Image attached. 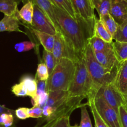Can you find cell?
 Segmentation results:
<instances>
[{
  "label": "cell",
  "mask_w": 127,
  "mask_h": 127,
  "mask_svg": "<svg viewBox=\"0 0 127 127\" xmlns=\"http://www.w3.org/2000/svg\"><path fill=\"white\" fill-rule=\"evenodd\" d=\"M55 13L65 39L79 56H83L89 39L94 35L93 32L86 24L73 18L56 6Z\"/></svg>",
  "instance_id": "cell-1"
},
{
  "label": "cell",
  "mask_w": 127,
  "mask_h": 127,
  "mask_svg": "<svg viewBox=\"0 0 127 127\" xmlns=\"http://www.w3.org/2000/svg\"><path fill=\"white\" fill-rule=\"evenodd\" d=\"M83 57L94 82V88L93 92L97 90L101 86L115 82L120 62L113 69L105 68L96 60L94 52L89 44L83 52Z\"/></svg>",
  "instance_id": "cell-2"
},
{
  "label": "cell",
  "mask_w": 127,
  "mask_h": 127,
  "mask_svg": "<svg viewBox=\"0 0 127 127\" xmlns=\"http://www.w3.org/2000/svg\"><path fill=\"white\" fill-rule=\"evenodd\" d=\"M94 85L87 68L84 57L75 62V71L68 88L69 97L88 98L94 91Z\"/></svg>",
  "instance_id": "cell-3"
},
{
  "label": "cell",
  "mask_w": 127,
  "mask_h": 127,
  "mask_svg": "<svg viewBox=\"0 0 127 127\" xmlns=\"http://www.w3.org/2000/svg\"><path fill=\"white\" fill-rule=\"evenodd\" d=\"M75 62L69 59H62L56 65L47 80V91H68L74 76Z\"/></svg>",
  "instance_id": "cell-4"
},
{
  "label": "cell",
  "mask_w": 127,
  "mask_h": 127,
  "mask_svg": "<svg viewBox=\"0 0 127 127\" xmlns=\"http://www.w3.org/2000/svg\"><path fill=\"white\" fill-rule=\"evenodd\" d=\"M75 12L76 19L82 21L89 27L94 34L96 18L94 8L91 0H71Z\"/></svg>",
  "instance_id": "cell-5"
},
{
  "label": "cell",
  "mask_w": 127,
  "mask_h": 127,
  "mask_svg": "<svg viewBox=\"0 0 127 127\" xmlns=\"http://www.w3.org/2000/svg\"><path fill=\"white\" fill-rule=\"evenodd\" d=\"M94 95L101 97L109 105L112 107L118 113L120 106L125 103L123 94L119 90L114 82L101 86L97 90L93 92L88 98L93 97Z\"/></svg>",
  "instance_id": "cell-6"
},
{
  "label": "cell",
  "mask_w": 127,
  "mask_h": 127,
  "mask_svg": "<svg viewBox=\"0 0 127 127\" xmlns=\"http://www.w3.org/2000/svg\"><path fill=\"white\" fill-rule=\"evenodd\" d=\"M55 37V39L52 50V54L57 63L63 58L69 59L76 62L78 59L83 57L79 56L75 52L73 47L67 42L62 32H57Z\"/></svg>",
  "instance_id": "cell-7"
},
{
  "label": "cell",
  "mask_w": 127,
  "mask_h": 127,
  "mask_svg": "<svg viewBox=\"0 0 127 127\" xmlns=\"http://www.w3.org/2000/svg\"><path fill=\"white\" fill-rule=\"evenodd\" d=\"M95 107L107 127H122L119 113L107 104L101 97L94 95Z\"/></svg>",
  "instance_id": "cell-8"
},
{
  "label": "cell",
  "mask_w": 127,
  "mask_h": 127,
  "mask_svg": "<svg viewBox=\"0 0 127 127\" xmlns=\"http://www.w3.org/2000/svg\"><path fill=\"white\" fill-rule=\"evenodd\" d=\"M29 28L55 36L58 32L47 14L38 6L34 4V11L32 24H27Z\"/></svg>",
  "instance_id": "cell-9"
},
{
  "label": "cell",
  "mask_w": 127,
  "mask_h": 127,
  "mask_svg": "<svg viewBox=\"0 0 127 127\" xmlns=\"http://www.w3.org/2000/svg\"><path fill=\"white\" fill-rule=\"evenodd\" d=\"M109 14L119 25L127 19V2L125 0H112Z\"/></svg>",
  "instance_id": "cell-10"
},
{
  "label": "cell",
  "mask_w": 127,
  "mask_h": 127,
  "mask_svg": "<svg viewBox=\"0 0 127 127\" xmlns=\"http://www.w3.org/2000/svg\"><path fill=\"white\" fill-rule=\"evenodd\" d=\"M94 54L97 61L105 68L113 69L119 64L113 48L100 52H94Z\"/></svg>",
  "instance_id": "cell-11"
},
{
  "label": "cell",
  "mask_w": 127,
  "mask_h": 127,
  "mask_svg": "<svg viewBox=\"0 0 127 127\" xmlns=\"http://www.w3.org/2000/svg\"><path fill=\"white\" fill-rule=\"evenodd\" d=\"M22 1H25L26 2L29 1H31L33 2L34 4L38 6L49 17L57 31L58 32H61L60 27L57 22L55 13V4L52 2L51 0H22Z\"/></svg>",
  "instance_id": "cell-12"
},
{
  "label": "cell",
  "mask_w": 127,
  "mask_h": 127,
  "mask_svg": "<svg viewBox=\"0 0 127 127\" xmlns=\"http://www.w3.org/2000/svg\"><path fill=\"white\" fill-rule=\"evenodd\" d=\"M20 24H21V22L19 17V13L12 16L4 15L3 18L0 21V32L9 31L24 32V31L20 29Z\"/></svg>",
  "instance_id": "cell-13"
},
{
  "label": "cell",
  "mask_w": 127,
  "mask_h": 127,
  "mask_svg": "<svg viewBox=\"0 0 127 127\" xmlns=\"http://www.w3.org/2000/svg\"><path fill=\"white\" fill-rule=\"evenodd\" d=\"M114 83L123 95L127 93V61L120 62Z\"/></svg>",
  "instance_id": "cell-14"
},
{
  "label": "cell",
  "mask_w": 127,
  "mask_h": 127,
  "mask_svg": "<svg viewBox=\"0 0 127 127\" xmlns=\"http://www.w3.org/2000/svg\"><path fill=\"white\" fill-rule=\"evenodd\" d=\"M48 92V97L45 105H48L57 109L68 98V92L64 90L50 91Z\"/></svg>",
  "instance_id": "cell-15"
},
{
  "label": "cell",
  "mask_w": 127,
  "mask_h": 127,
  "mask_svg": "<svg viewBox=\"0 0 127 127\" xmlns=\"http://www.w3.org/2000/svg\"><path fill=\"white\" fill-rule=\"evenodd\" d=\"M31 30L32 31L33 33L34 34L35 36H36L39 42L43 46L45 50L49 52H52V50H53V45H54L55 39V37L53 35L49 34L46 32H42V31H38L37 29L32 28Z\"/></svg>",
  "instance_id": "cell-16"
},
{
  "label": "cell",
  "mask_w": 127,
  "mask_h": 127,
  "mask_svg": "<svg viewBox=\"0 0 127 127\" xmlns=\"http://www.w3.org/2000/svg\"><path fill=\"white\" fill-rule=\"evenodd\" d=\"M34 11V4L31 1H27L19 11V17L21 24L31 25Z\"/></svg>",
  "instance_id": "cell-17"
},
{
  "label": "cell",
  "mask_w": 127,
  "mask_h": 127,
  "mask_svg": "<svg viewBox=\"0 0 127 127\" xmlns=\"http://www.w3.org/2000/svg\"><path fill=\"white\" fill-rule=\"evenodd\" d=\"M21 0H0V12L12 16L19 13L18 4Z\"/></svg>",
  "instance_id": "cell-18"
},
{
  "label": "cell",
  "mask_w": 127,
  "mask_h": 127,
  "mask_svg": "<svg viewBox=\"0 0 127 127\" xmlns=\"http://www.w3.org/2000/svg\"><path fill=\"white\" fill-rule=\"evenodd\" d=\"M94 35L97 36L108 43H112L114 37L104 26L100 19H97L94 26Z\"/></svg>",
  "instance_id": "cell-19"
},
{
  "label": "cell",
  "mask_w": 127,
  "mask_h": 127,
  "mask_svg": "<svg viewBox=\"0 0 127 127\" xmlns=\"http://www.w3.org/2000/svg\"><path fill=\"white\" fill-rule=\"evenodd\" d=\"M88 44L94 52H100L113 48L112 43H108L95 35L89 39Z\"/></svg>",
  "instance_id": "cell-20"
},
{
  "label": "cell",
  "mask_w": 127,
  "mask_h": 127,
  "mask_svg": "<svg viewBox=\"0 0 127 127\" xmlns=\"http://www.w3.org/2000/svg\"><path fill=\"white\" fill-rule=\"evenodd\" d=\"M27 91V96L31 98L34 97L37 93V80L32 76L26 75L21 78L20 82Z\"/></svg>",
  "instance_id": "cell-21"
},
{
  "label": "cell",
  "mask_w": 127,
  "mask_h": 127,
  "mask_svg": "<svg viewBox=\"0 0 127 127\" xmlns=\"http://www.w3.org/2000/svg\"><path fill=\"white\" fill-rule=\"evenodd\" d=\"M112 46L115 56L119 62L127 61V42L115 41L112 42Z\"/></svg>",
  "instance_id": "cell-22"
},
{
  "label": "cell",
  "mask_w": 127,
  "mask_h": 127,
  "mask_svg": "<svg viewBox=\"0 0 127 127\" xmlns=\"http://www.w3.org/2000/svg\"><path fill=\"white\" fill-rule=\"evenodd\" d=\"M99 19L114 37L117 30L119 24L117 23L112 16L110 14L108 13L105 15H103V16H99Z\"/></svg>",
  "instance_id": "cell-23"
},
{
  "label": "cell",
  "mask_w": 127,
  "mask_h": 127,
  "mask_svg": "<svg viewBox=\"0 0 127 127\" xmlns=\"http://www.w3.org/2000/svg\"><path fill=\"white\" fill-rule=\"evenodd\" d=\"M91 1L99 16L109 13L112 0H91Z\"/></svg>",
  "instance_id": "cell-24"
},
{
  "label": "cell",
  "mask_w": 127,
  "mask_h": 127,
  "mask_svg": "<svg viewBox=\"0 0 127 127\" xmlns=\"http://www.w3.org/2000/svg\"><path fill=\"white\" fill-rule=\"evenodd\" d=\"M57 7L68 13L69 16L76 19L75 12L71 0H51Z\"/></svg>",
  "instance_id": "cell-25"
},
{
  "label": "cell",
  "mask_w": 127,
  "mask_h": 127,
  "mask_svg": "<svg viewBox=\"0 0 127 127\" xmlns=\"http://www.w3.org/2000/svg\"><path fill=\"white\" fill-rule=\"evenodd\" d=\"M88 106H89L90 107L91 111L93 117H94V123H95L94 127H107V126L106 125L105 122H104L102 118L99 115V112L97 110L93 97H89L88 98Z\"/></svg>",
  "instance_id": "cell-26"
},
{
  "label": "cell",
  "mask_w": 127,
  "mask_h": 127,
  "mask_svg": "<svg viewBox=\"0 0 127 127\" xmlns=\"http://www.w3.org/2000/svg\"><path fill=\"white\" fill-rule=\"evenodd\" d=\"M43 60L44 61L43 63L45 64L47 68H48L49 75H50L52 73V72H53L55 67L56 65L57 64V62L56 61L55 58L53 56L52 52L43 49Z\"/></svg>",
  "instance_id": "cell-27"
},
{
  "label": "cell",
  "mask_w": 127,
  "mask_h": 127,
  "mask_svg": "<svg viewBox=\"0 0 127 127\" xmlns=\"http://www.w3.org/2000/svg\"><path fill=\"white\" fill-rule=\"evenodd\" d=\"M114 39L118 42H127V19L122 24L119 25L114 36Z\"/></svg>",
  "instance_id": "cell-28"
},
{
  "label": "cell",
  "mask_w": 127,
  "mask_h": 127,
  "mask_svg": "<svg viewBox=\"0 0 127 127\" xmlns=\"http://www.w3.org/2000/svg\"><path fill=\"white\" fill-rule=\"evenodd\" d=\"M86 105L87 104H83L81 108V122L79 127H93L92 125L91 120L90 117H89V113L87 110Z\"/></svg>",
  "instance_id": "cell-29"
},
{
  "label": "cell",
  "mask_w": 127,
  "mask_h": 127,
  "mask_svg": "<svg viewBox=\"0 0 127 127\" xmlns=\"http://www.w3.org/2000/svg\"><path fill=\"white\" fill-rule=\"evenodd\" d=\"M48 97V92H37L34 97L31 98V102L32 105L33 106H40L43 108L47 102Z\"/></svg>",
  "instance_id": "cell-30"
},
{
  "label": "cell",
  "mask_w": 127,
  "mask_h": 127,
  "mask_svg": "<svg viewBox=\"0 0 127 127\" xmlns=\"http://www.w3.org/2000/svg\"><path fill=\"white\" fill-rule=\"evenodd\" d=\"M49 75L48 68L45 64L43 62L38 64L37 66L35 77V79L47 81L49 77Z\"/></svg>",
  "instance_id": "cell-31"
},
{
  "label": "cell",
  "mask_w": 127,
  "mask_h": 127,
  "mask_svg": "<svg viewBox=\"0 0 127 127\" xmlns=\"http://www.w3.org/2000/svg\"><path fill=\"white\" fill-rule=\"evenodd\" d=\"M35 47V44L32 41H24L15 44L14 49L19 52H27Z\"/></svg>",
  "instance_id": "cell-32"
},
{
  "label": "cell",
  "mask_w": 127,
  "mask_h": 127,
  "mask_svg": "<svg viewBox=\"0 0 127 127\" xmlns=\"http://www.w3.org/2000/svg\"><path fill=\"white\" fill-rule=\"evenodd\" d=\"M14 121V115L10 113H2L0 115V125L4 127H11Z\"/></svg>",
  "instance_id": "cell-33"
},
{
  "label": "cell",
  "mask_w": 127,
  "mask_h": 127,
  "mask_svg": "<svg viewBox=\"0 0 127 127\" xmlns=\"http://www.w3.org/2000/svg\"><path fill=\"white\" fill-rule=\"evenodd\" d=\"M11 92L17 97H26L27 96V91L26 90L23 85L21 82L14 85L11 88Z\"/></svg>",
  "instance_id": "cell-34"
},
{
  "label": "cell",
  "mask_w": 127,
  "mask_h": 127,
  "mask_svg": "<svg viewBox=\"0 0 127 127\" xmlns=\"http://www.w3.org/2000/svg\"><path fill=\"white\" fill-rule=\"evenodd\" d=\"M29 118H41L43 117V109L40 106H33L32 108H28Z\"/></svg>",
  "instance_id": "cell-35"
},
{
  "label": "cell",
  "mask_w": 127,
  "mask_h": 127,
  "mask_svg": "<svg viewBox=\"0 0 127 127\" xmlns=\"http://www.w3.org/2000/svg\"><path fill=\"white\" fill-rule=\"evenodd\" d=\"M119 115L122 127H127V109L124 104L119 107Z\"/></svg>",
  "instance_id": "cell-36"
},
{
  "label": "cell",
  "mask_w": 127,
  "mask_h": 127,
  "mask_svg": "<svg viewBox=\"0 0 127 127\" xmlns=\"http://www.w3.org/2000/svg\"><path fill=\"white\" fill-rule=\"evenodd\" d=\"M27 112H28V108L20 107L15 110V116L18 119L26 120L29 118Z\"/></svg>",
  "instance_id": "cell-37"
},
{
  "label": "cell",
  "mask_w": 127,
  "mask_h": 127,
  "mask_svg": "<svg viewBox=\"0 0 127 127\" xmlns=\"http://www.w3.org/2000/svg\"><path fill=\"white\" fill-rule=\"evenodd\" d=\"M52 127H70L69 116L65 115L62 117Z\"/></svg>",
  "instance_id": "cell-38"
},
{
  "label": "cell",
  "mask_w": 127,
  "mask_h": 127,
  "mask_svg": "<svg viewBox=\"0 0 127 127\" xmlns=\"http://www.w3.org/2000/svg\"><path fill=\"white\" fill-rule=\"evenodd\" d=\"M2 113H10V114H12L15 115V110L9 109V108L4 107V105H0V115Z\"/></svg>",
  "instance_id": "cell-39"
},
{
  "label": "cell",
  "mask_w": 127,
  "mask_h": 127,
  "mask_svg": "<svg viewBox=\"0 0 127 127\" xmlns=\"http://www.w3.org/2000/svg\"><path fill=\"white\" fill-rule=\"evenodd\" d=\"M43 122H44V120H42L41 122H38V123H37L34 127H43V124H42V123H43Z\"/></svg>",
  "instance_id": "cell-40"
},
{
  "label": "cell",
  "mask_w": 127,
  "mask_h": 127,
  "mask_svg": "<svg viewBox=\"0 0 127 127\" xmlns=\"http://www.w3.org/2000/svg\"><path fill=\"white\" fill-rule=\"evenodd\" d=\"M123 96H124V102H125V103H124V105H125L127 107V93H125V94L123 95Z\"/></svg>",
  "instance_id": "cell-41"
},
{
  "label": "cell",
  "mask_w": 127,
  "mask_h": 127,
  "mask_svg": "<svg viewBox=\"0 0 127 127\" xmlns=\"http://www.w3.org/2000/svg\"><path fill=\"white\" fill-rule=\"evenodd\" d=\"M70 127H79V125H74V126H70Z\"/></svg>",
  "instance_id": "cell-42"
},
{
  "label": "cell",
  "mask_w": 127,
  "mask_h": 127,
  "mask_svg": "<svg viewBox=\"0 0 127 127\" xmlns=\"http://www.w3.org/2000/svg\"><path fill=\"white\" fill-rule=\"evenodd\" d=\"M0 127H3V126H2V125H0Z\"/></svg>",
  "instance_id": "cell-43"
},
{
  "label": "cell",
  "mask_w": 127,
  "mask_h": 127,
  "mask_svg": "<svg viewBox=\"0 0 127 127\" xmlns=\"http://www.w3.org/2000/svg\"><path fill=\"white\" fill-rule=\"evenodd\" d=\"M125 1H126V2H127V0H125Z\"/></svg>",
  "instance_id": "cell-44"
},
{
  "label": "cell",
  "mask_w": 127,
  "mask_h": 127,
  "mask_svg": "<svg viewBox=\"0 0 127 127\" xmlns=\"http://www.w3.org/2000/svg\"><path fill=\"white\" fill-rule=\"evenodd\" d=\"M125 107H126V106H125ZM126 108H127V107H126Z\"/></svg>",
  "instance_id": "cell-45"
},
{
  "label": "cell",
  "mask_w": 127,
  "mask_h": 127,
  "mask_svg": "<svg viewBox=\"0 0 127 127\" xmlns=\"http://www.w3.org/2000/svg\"></svg>",
  "instance_id": "cell-46"
}]
</instances>
